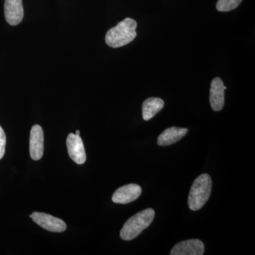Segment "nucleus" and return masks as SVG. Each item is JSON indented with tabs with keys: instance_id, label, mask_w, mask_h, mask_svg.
I'll list each match as a JSON object with an SVG mask.
<instances>
[{
	"instance_id": "1",
	"label": "nucleus",
	"mask_w": 255,
	"mask_h": 255,
	"mask_svg": "<svg viewBox=\"0 0 255 255\" xmlns=\"http://www.w3.org/2000/svg\"><path fill=\"white\" fill-rule=\"evenodd\" d=\"M136 28L137 22L135 20L126 18L107 31L105 36L106 43L114 48L126 46L135 39L137 36Z\"/></svg>"
},
{
	"instance_id": "2",
	"label": "nucleus",
	"mask_w": 255,
	"mask_h": 255,
	"mask_svg": "<svg viewBox=\"0 0 255 255\" xmlns=\"http://www.w3.org/2000/svg\"><path fill=\"white\" fill-rule=\"evenodd\" d=\"M155 218V211L147 209L130 218L121 230L120 236L126 241H131L148 228Z\"/></svg>"
},
{
	"instance_id": "3",
	"label": "nucleus",
	"mask_w": 255,
	"mask_h": 255,
	"mask_svg": "<svg viewBox=\"0 0 255 255\" xmlns=\"http://www.w3.org/2000/svg\"><path fill=\"white\" fill-rule=\"evenodd\" d=\"M212 189V179L208 174L199 176L191 186L188 205L191 211L201 209L209 200Z\"/></svg>"
},
{
	"instance_id": "4",
	"label": "nucleus",
	"mask_w": 255,
	"mask_h": 255,
	"mask_svg": "<svg viewBox=\"0 0 255 255\" xmlns=\"http://www.w3.org/2000/svg\"><path fill=\"white\" fill-rule=\"evenodd\" d=\"M30 218L41 228L50 232L62 233L66 230V223L58 218L44 213L33 212Z\"/></svg>"
},
{
	"instance_id": "5",
	"label": "nucleus",
	"mask_w": 255,
	"mask_h": 255,
	"mask_svg": "<svg viewBox=\"0 0 255 255\" xmlns=\"http://www.w3.org/2000/svg\"><path fill=\"white\" fill-rule=\"evenodd\" d=\"M66 145L70 158L73 159L75 163L78 164L85 163L87 156L81 137L76 134H69L67 137Z\"/></svg>"
},
{
	"instance_id": "6",
	"label": "nucleus",
	"mask_w": 255,
	"mask_h": 255,
	"mask_svg": "<svg viewBox=\"0 0 255 255\" xmlns=\"http://www.w3.org/2000/svg\"><path fill=\"white\" fill-rule=\"evenodd\" d=\"M141 193V187L137 184H127L116 190L112 196V201L116 204H129L138 199Z\"/></svg>"
},
{
	"instance_id": "7",
	"label": "nucleus",
	"mask_w": 255,
	"mask_h": 255,
	"mask_svg": "<svg viewBox=\"0 0 255 255\" xmlns=\"http://www.w3.org/2000/svg\"><path fill=\"white\" fill-rule=\"evenodd\" d=\"M30 155L33 160H39L43 157L44 150V135L39 125L32 127L29 140Z\"/></svg>"
},
{
	"instance_id": "8",
	"label": "nucleus",
	"mask_w": 255,
	"mask_h": 255,
	"mask_svg": "<svg viewBox=\"0 0 255 255\" xmlns=\"http://www.w3.org/2000/svg\"><path fill=\"white\" fill-rule=\"evenodd\" d=\"M22 0H5L4 16L6 22L11 26L19 24L23 20Z\"/></svg>"
},
{
	"instance_id": "9",
	"label": "nucleus",
	"mask_w": 255,
	"mask_h": 255,
	"mask_svg": "<svg viewBox=\"0 0 255 255\" xmlns=\"http://www.w3.org/2000/svg\"><path fill=\"white\" fill-rule=\"evenodd\" d=\"M204 244L200 240L191 239L177 243L171 251V255H202Z\"/></svg>"
},
{
	"instance_id": "10",
	"label": "nucleus",
	"mask_w": 255,
	"mask_h": 255,
	"mask_svg": "<svg viewBox=\"0 0 255 255\" xmlns=\"http://www.w3.org/2000/svg\"><path fill=\"white\" fill-rule=\"evenodd\" d=\"M225 90L226 87L223 85L220 78H214L211 84L210 89V105L215 112L222 110L225 105Z\"/></svg>"
},
{
	"instance_id": "11",
	"label": "nucleus",
	"mask_w": 255,
	"mask_h": 255,
	"mask_svg": "<svg viewBox=\"0 0 255 255\" xmlns=\"http://www.w3.org/2000/svg\"><path fill=\"white\" fill-rule=\"evenodd\" d=\"M189 130L179 127H170L164 130L157 138V145L168 146L179 141L187 135Z\"/></svg>"
},
{
	"instance_id": "12",
	"label": "nucleus",
	"mask_w": 255,
	"mask_h": 255,
	"mask_svg": "<svg viewBox=\"0 0 255 255\" xmlns=\"http://www.w3.org/2000/svg\"><path fill=\"white\" fill-rule=\"evenodd\" d=\"M164 101L157 97H150L144 101L142 106V118L145 121L150 120L156 114L163 109Z\"/></svg>"
},
{
	"instance_id": "13",
	"label": "nucleus",
	"mask_w": 255,
	"mask_h": 255,
	"mask_svg": "<svg viewBox=\"0 0 255 255\" xmlns=\"http://www.w3.org/2000/svg\"><path fill=\"white\" fill-rule=\"evenodd\" d=\"M243 0H219L216 4V9L218 11H230L231 10L236 9Z\"/></svg>"
},
{
	"instance_id": "14",
	"label": "nucleus",
	"mask_w": 255,
	"mask_h": 255,
	"mask_svg": "<svg viewBox=\"0 0 255 255\" xmlns=\"http://www.w3.org/2000/svg\"><path fill=\"white\" fill-rule=\"evenodd\" d=\"M6 142V135L2 128L0 126V159L2 158L4 155Z\"/></svg>"
},
{
	"instance_id": "15",
	"label": "nucleus",
	"mask_w": 255,
	"mask_h": 255,
	"mask_svg": "<svg viewBox=\"0 0 255 255\" xmlns=\"http://www.w3.org/2000/svg\"><path fill=\"white\" fill-rule=\"evenodd\" d=\"M75 134H76V135H80V130H76V132H75Z\"/></svg>"
}]
</instances>
